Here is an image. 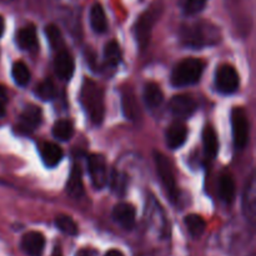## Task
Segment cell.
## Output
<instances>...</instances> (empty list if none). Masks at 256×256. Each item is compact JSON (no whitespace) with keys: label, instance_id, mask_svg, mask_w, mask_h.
I'll return each instance as SVG.
<instances>
[{"label":"cell","instance_id":"cell-27","mask_svg":"<svg viewBox=\"0 0 256 256\" xmlns=\"http://www.w3.org/2000/svg\"><path fill=\"white\" fill-rule=\"evenodd\" d=\"M55 225H56V228L60 232L69 235V236H75V235H78V232H79L78 224L72 220V218L69 216V215H58V216L55 218Z\"/></svg>","mask_w":256,"mask_h":256},{"label":"cell","instance_id":"cell-18","mask_svg":"<svg viewBox=\"0 0 256 256\" xmlns=\"http://www.w3.org/2000/svg\"><path fill=\"white\" fill-rule=\"evenodd\" d=\"M16 42L20 49L34 50L38 46V35L35 28L32 25H26L19 29L16 32Z\"/></svg>","mask_w":256,"mask_h":256},{"label":"cell","instance_id":"cell-5","mask_svg":"<svg viewBox=\"0 0 256 256\" xmlns=\"http://www.w3.org/2000/svg\"><path fill=\"white\" fill-rule=\"evenodd\" d=\"M160 14H162V8L158 6V5H154V6L150 8L149 10L142 12V14L140 15L139 20L136 22V24H135L136 42L142 50L146 49L148 45H149L152 26H154L155 22H156Z\"/></svg>","mask_w":256,"mask_h":256},{"label":"cell","instance_id":"cell-7","mask_svg":"<svg viewBox=\"0 0 256 256\" xmlns=\"http://www.w3.org/2000/svg\"><path fill=\"white\" fill-rule=\"evenodd\" d=\"M88 170L92 184L95 189L100 190L109 182L106 160L102 154H92L88 159Z\"/></svg>","mask_w":256,"mask_h":256},{"label":"cell","instance_id":"cell-26","mask_svg":"<svg viewBox=\"0 0 256 256\" xmlns=\"http://www.w3.org/2000/svg\"><path fill=\"white\" fill-rule=\"evenodd\" d=\"M122 50H120L119 44L114 40L108 42L105 45V49H104V60L106 62L108 66H118L122 62Z\"/></svg>","mask_w":256,"mask_h":256},{"label":"cell","instance_id":"cell-17","mask_svg":"<svg viewBox=\"0 0 256 256\" xmlns=\"http://www.w3.org/2000/svg\"><path fill=\"white\" fill-rule=\"evenodd\" d=\"M66 192L74 199H79L84 195V184H82V174L79 165H74L70 172L69 180L66 182Z\"/></svg>","mask_w":256,"mask_h":256},{"label":"cell","instance_id":"cell-10","mask_svg":"<svg viewBox=\"0 0 256 256\" xmlns=\"http://www.w3.org/2000/svg\"><path fill=\"white\" fill-rule=\"evenodd\" d=\"M112 219L124 230H132L136 222V212L132 204L120 202L112 209Z\"/></svg>","mask_w":256,"mask_h":256},{"label":"cell","instance_id":"cell-30","mask_svg":"<svg viewBox=\"0 0 256 256\" xmlns=\"http://www.w3.org/2000/svg\"><path fill=\"white\" fill-rule=\"evenodd\" d=\"M35 94L39 96V99L48 102V100H52L55 98L56 94V90H55L54 82L50 79L42 80V82L36 85V89H35Z\"/></svg>","mask_w":256,"mask_h":256},{"label":"cell","instance_id":"cell-24","mask_svg":"<svg viewBox=\"0 0 256 256\" xmlns=\"http://www.w3.org/2000/svg\"><path fill=\"white\" fill-rule=\"evenodd\" d=\"M184 222L186 225L189 234L192 238H195V239L202 236L204 234L205 229H206V222H205V220L200 215L189 214L188 216H185Z\"/></svg>","mask_w":256,"mask_h":256},{"label":"cell","instance_id":"cell-37","mask_svg":"<svg viewBox=\"0 0 256 256\" xmlns=\"http://www.w3.org/2000/svg\"><path fill=\"white\" fill-rule=\"evenodd\" d=\"M52 256H62V249H60L59 246H56L54 249V252H52Z\"/></svg>","mask_w":256,"mask_h":256},{"label":"cell","instance_id":"cell-13","mask_svg":"<svg viewBox=\"0 0 256 256\" xmlns=\"http://www.w3.org/2000/svg\"><path fill=\"white\" fill-rule=\"evenodd\" d=\"M20 248L28 256H42L45 248V238L39 232H29L22 235Z\"/></svg>","mask_w":256,"mask_h":256},{"label":"cell","instance_id":"cell-6","mask_svg":"<svg viewBox=\"0 0 256 256\" xmlns=\"http://www.w3.org/2000/svg\"><path fill=\"white\" fill-rule=\"evenodd\" d=\"M232 130L234 144L238 149H244L249 142V120L242 108H235L232 112Z\"/></svg>","mask_w":256,"mask_h":256},{"label":"cell","instance_id":"cell-21","mask_svg":"<svg viewBox=\"0 0 256 256\" xmlns=\"http://www.w3.org/2000/svg\"><path fill=\"white\" fill-rule=\"evenodd\" d=\"M202 146H204L205 155L210 159L216 156L219 152V142H218L216 132L212 126H205L202 132Z\"/></svg>","mask_w":256,"mask_h":256},{"label":"cell","instance_id":"cell-3","mask_svg":"<svg viewBox=\"0 0 256 256\" xmlns=\"http://www.w3.org/2000/svg\"><path fill=\"white\" fill-rule=\"evenodd\" d=\"M204 62L196 58H186L182 60L172 70V85L176 88H184L196 84L204 72Z\"/></svg>","mask_w":256,"mask_h":256},{"label":"cell","instance_id":"cell-16","mask_svg":"<svg viewBox=\"0 0 256 256\" xmlns=\"http://www.w3.org/2000/svg\"><path fill=\"white\" fill-rule=\"evenodd\" d=\"M188 129L182 122H174L166 132V144L170 149H179L186 142Z\"/></svg>","mask_w":256,"mask_h":256},{"label":"cell","instance_id":"cell-19","mask_svg":"<svg viewBox=\"0 0 256 256\" xmlns=\"http://www.w3.org/2000/svg\"><path fill=\"white\" fill-rule=\"evenodd\" d=\"M144 102L150 110L158 109L164 102V94L155 82H148L144 88Z\"/></svg>","mask_w":256,"mask_h":256},{"label":"cell","instance_id":"cell-2","mask_svg":"<svg viewBox=\"0 0 256 256\" xmlns=\"http://www.w3.org/2000/svg\"><path fill=\"white\" fill-rule=\"evenodd\" d=\"M80 102L94 124L99 125L105 116L104 90L95 82L85 79L80 89Z\"/></svg>","mask_w":256,"mask_h":256},{"label":"cell","instance_id":"cell-29","mask_svg":"<svg viewBox=\"0 0 256 256\" xmlns=\"http://www.w3.org/2000/svg\"><path fill=\"white\" fill-rule=\"evenodd\" d=\"M45 34H46L48 40H49V44L52 48V50L59 52V50L64 49V42H62V36L59 28L52 24L48 25L45 28Z\"/></svg>","mask_w":256,"mask_h":256},{"label":"cell","instance_id":"cell-25","mask_svg":"<svg viewBox=\"0 0 256 256\" xmlns=\"http://www.w3.org/2000/svg\"><path fill=\"white\" fill-rule=\"evenodd\" d=\"M52 135L62 142H68L74 135V125L70 120H59L52 126Z\"/></svg>","mask_w":256,"mask_h":256},{"label":"cell","instance_id":"cell-22","mask_svg":"<svg viewBox=\"0 0 256 256\" xmlns=\"http://www.w3.org/2000/svg\"><path fill=\"white\" fill-rule=\"evenodd\" d=\"M122 112H124L125 116L130 120H136L140 115L139 105H138L136 99H135L134 94L130 92L129 89H125L122 96Z\"/></svg>","mask_w":256,"mask_h":256},{"label":"cell","instance_id":"cell-34","mask_svg":"<svg viewBox=\"0 0 256 256\" xmlns=\"http://www.w3.org/2000/svg\"><path fill=\"white\" fill-rule=\"evenodd\" d=\"M75 256H98V252L94 249H90V248H82Z\"/></svg>","mask_w":256,"mask_h":256},{"label":"cell","instance_id":"cell-15","mask_svg":"<svg viewBox=\"0 0 256 256\" xmlns=\"http://www.w3.org/2000/svg\"><path fill=\"white\" fill-rule=\"evenodd\" d=\"M39 152L45 166L54 168L62 162V150L59 145L50 142H44L39 145Z\"/></svg>","mask_w":256,"mask_h":256},{"label":"cell","instance_id":"cell-31","mask_svg":"<svg viewBox=\"0 0 256 256\" xmlns=\"http://www.w3.org/2000/svg\"><path fill=\"white\" fill-rule=\"evenodd\" d=\"M206 5V0H180V6L185 15H196L202 12Z\"/></svg>","mask_w":256,"mask_h":256},{"label":"cell","instance_id":"cell-33","mask_svg":"<svg viewBox=\"0 0 256 256\" xmlns=\"http://www.w3.org/2000/svg\"><path fill=\"white\" fill-rule=\"evenodd\" d=\"M8 105V92L2 85H0V118H2L6 112Z\"/></svg>","mask_w":256,"mask_h":256},{"label":"cell","instance_id":"cell-23","mask_svg":"<svg viewBox=\"0 0 256 256\" xmlns=\"http://www.w3.org/2000/svg\"><path fill=\"white\" fill-rule=\"evenodd\" d=\"M219 194L222 198V202H225L226 204L234 200L235 198V182L232 180V175L229 174H222L220 178L219 182Z\"/></svg>","mask_w":256,"mask_h":256},{"label":"cell","instance_id":"cell-9","mask_svg":"<svg viewBox=\"0 0 256 256\" xmlns=\"http://www.w3.org/2000/svg\"><path fill=\"white\" fill-rule=\"evenodd\" d=\"M169 109L176 118L188 119L198 109V104L192 95L180 94L172 98L169 102Z\"/></svg>","mask_w":256,"mask_h":256},{"label":"cell","instance_id":"cell-11","mask_svg":"<svg viewBox=\"0 0 256 256\" xmlns=\"http://www.w3.org/2000/svg\"><path fill=\"white\" fill-rule=\"evenodd\" d=\"M75 70V62L72 54L66 49L56 52L54 59V72L56 76L62 80H70Z\"/></svg>","mask_w":256,"mask_h":256},{"label":"cell","instance_id":"cell-14","mask_svg":"<svg viewBox=\"0 0 256 256\" xmlns=\"http://www.w3.org/2000/svg\"><path fill=\"white\" fill-rule=\"evenodd\" d=\"M242 212L245 218L250 222V224L255 222L256 212V195H255V176L254 174L249 178L244 190V198H242Z\"/></svg>","mask_w":256,"mask_h":256},{"label":"cell","instance_id":"cell-35","mask_svg":"<svg viewBox=\"0 0 256 256\" xmlns=\"http://www.w3.org/2000/svg\"><path fill=\"white\" fill-rule=\"evenodd\" d=\"M105 256H124V254H122L120 250H116V249H112L109 250V252L105 254Z\"/></svg>","mask_w":256,"mask_h":256},{"label":"cell","instance_id":"cell-8","mask_svg":"<svg viewBox=\"0 0 256 256\" xmlns=\"http://www.w3.org/2000/svg\"><path fill=\"white\" fill-rule=\"evenodd\" d=\"M215 84L222 94H232L239 89V74L232 65H222L215 75Z\"/></svg>","mask_w":256,"mask_h":256},{"label":"cell","instance_id":"cell-4","mask_svg":"<svg viewBox=\"0 0 256 256\" xmlns=\"http://www.w3.org/2000/svg\"><path fill=\"white\" fill-rule=\"evenodd\" d=\"M154 162L155 166H156V172L168 196L172 200V202H176L179 199V190H178L176 182H175L172 162L160 152H154Z\"/></svg>","mask_w":256,"mask_h":256},{"label":"cell","instance_id":"cell-36","mask_svg":"<svg viewBox=\"0 0 256 256\" xmlns=\"http://www.w3.org/2000/svg\"><path fill=\"white\" fill-rule=\"evenodd\" d=\"M4 29H5V22H4V18L0 15V38L4 34Z\"/></svg>","mask_w":256,"mask_h":256},{"label":"cell","instance_id":"cell-32","mask_svg":"<svg viewBox=\"0 0 256 256\" xmlns=\"http://www.w3.org/2000/svg\"><path fill=\"white\" fill-rule=\"evenodd\" d=\"M110 186H112V192L122 195L125 192V188H126V178L122 172L114 170L112 172V176H110Z\"/></svg>","mask_w":256,"mask_h":256},{"label":"cell","instance_id":"cell-12","mask_svg":"<svg viewBox=\"0 0 256 256\" xmlns=\"http://www.w3.org/2000/svg\"><path fill=\"white\" fill-rule=\"evenodd\" d=\"M42 120V109L36 105H29L22 110V115L19 116V124L18 128L22 132H32L39 128Z\"/></svg>","mask_w":256,"mask_h":256},{"label":"cell","instance_id":"cell-1","mask_svg":"<svg viewBox=\"0 0 256 256\" xmlns=\"http://www.w3.org/2000/svg\"><path fill=\"white\" fill-rule=\"evenodd\" d=\"M179 36L182 45L192 48V49L212 46V45H216L222 39L219 28L204 20L192 22V24H184L180 29Z\"/></svg>","mask_w":256,"mask_h":256},{"label":"cell","instance_id":"cell-38","mask_svg":"<svg viewBox=\"0 0 256 256\" xmlns=\"http://www.w3.org/2000/svg\"><path fill=\"white\" fill-rule=\"evenodd\" d=\"M8 2H10V0H8Z\"/></svg>","mask_w":256,"mask_h":256},{"label":"cell","instance_id":"cell-20","mask_svg":"<svg viewBox=\"0 0 256 256\" xmlns=\"http://www.w3.org/2000/svg\"><path fill=\"white\" fill-rule=\"evenodd\" d=\"M90 25L98 34H102L108 30L106 15L100 4H94L90 10Z\"/></svg>","mask_w":256,"mask_h":256},{"label":"cell","instance_id":"cell-28","mask_svg":"<svg viewBox=\"0 0 256 256\" xmlns=\"http://www.w3.org/2000/svg\"><path fill=\"white\" fill-rule=\"evenodd\" d=\"M12 75L14 82H16L19 86H25V85L29 84L30 82L29 68H28L22 62H14L12 69Z\"/></svg>","mask_w":256,"mask_h":256}]
</instances>
